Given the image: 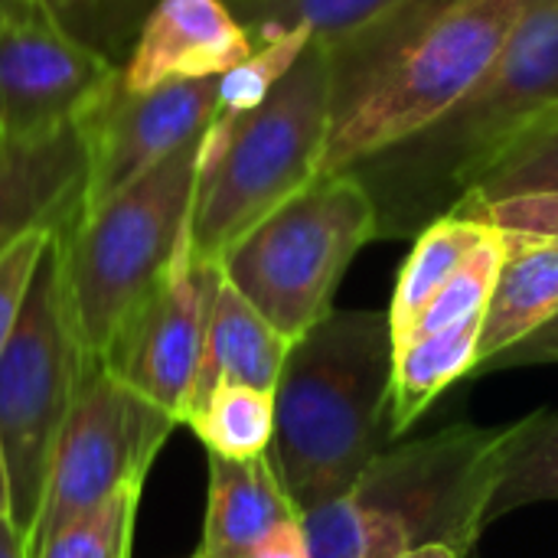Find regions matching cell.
<instances>
[{"label":"cell","instance_id":"cell-2","mask_svg":"<svg viewBox=\"0 0 558 558\" xmlns=\"http://www.w3.org/2000/svg\"><path fill=\"white\" fill-rule=\"evenodd\" d=\"M558 114V0H530L484 78L415 137L350 173L376 206V239L422 235L451 216L481 173L530 128Z\"/></svg>","mask_w":558,"mask_h":558},{"label":"cell","instance_id":"cell-21","mask_svg":"<svg viewBox=\"0 0 558 558\" xmlns=\"http://www.w3.org/2000/svg\"><path fill=\"white\" fill-rule=\"evenodd\" d=\"M549 500H558V412L543 409L513 425L487 507V526L507 513Z\"/></svg>","mask_w":558,"mask_h":558},{"label":"cell","instance_id":"cell-32","mask_svg":"<svg viewBox=\"0 0 558 558\" xmlns=\"http://www.w3.org/2000/svg\"><path fill=\"white\" fill-rule=\"evenodd\" d=\"M392 558H461L451 546H422V549H412V553H402V556Z\"/></svg>","mask_w":558,"mask_h":558},{"label":"cell","instance_id":"cell-33","mask_svg":"<svg viewBox=\"0 0 558 558\" xmlns=\"http://www.w3.org/2000/svg\"><path fill=\"white\" fill-rule=\"evenodd\" d=\"M0 517H10V477H7L3 445H0Z\"/></svg>","mask_w":558,"mask_h":558},{"label":"cell","instance_id":"cell-11","mask_svg":"<svg viewBox=\"0 0 558 558\" xmlns=\"http://www.w3.org/2000/svg\"><path fill=\"white\" fill-rule=\"evenodd\" d=\"M219 281L222 268L196 262L186 242L167 278L98 360L144 399L177 415L180 425L203 363Z\"/></svg>","mask_w":558,"mask_h":558},{"label":"cell","instance_id":"cell-31","mask_svg":"<svg viewBox=\"0 0 558 558\" xmlns=\"http://www.w3.org/2000/svg\"><path fill=\"white\" fill-rule=\"evenodd\" d=\"M0 558H29L26 539L10 517H0Z\"/></svg>","mask_w":558,"mask_h":558},{"label":"cell","instance_id":"cell-26","mask_svg":"<svg viewBox=\"0 0 558 558\" xmlns=\"http://www.w3.org/2000/svg\"><path fill=\"white\" fill-rule=\"evenodd\" d=\"M144 481L124 484L92 513L62 526L33 558H131L134 517L141 504Z\"/></svg>","mask_w":558,"mask_h":558},{"label":"cell","instance_id":"cell-30","mask_svg":"<svg viewBox=\"0 0 558 558\" xmlns=\"http://www.w3.org/2000/svg\"><path fill=\"white\" fill-rule=\"evenodd\" d=\"M252 558H311L301 517L291 520V523H284V526H278Z\"/></svg>","mask_w":558,"mask_h":558},{"label":"cell","instance_id":"cell-25","mask_svg":"<svg viewBox=\"0 0 558 558\" xmlns=\"http://www.w3.org/2000/svg\"><path fill=\"white\" fill-rule=\"evenodd\" d=\"M504 258H507V242H504V235L497 229H490V235L464 258V265L454 271V278L438 291V298L418 317V324L412 327L409 340L432 337V333H441V330H451V327H461L468 320L484 317L487 304L494 298L497 275L504 268Z\"/></svg>","mask_w":558,"mask_h":558},{"label":"cell","instance_id":"cell-7","mask_svg":"<svg viewBox=\"0 0 558 558\" xmlns=\"http://www.w3.org/2000/svg\"><path fill=\"white\" fill-rule=\"evenodd\" d=\"M376 239V206L356 173L314 180L219 262L222 278L291 343L333 311V294Z\"/></svg>","mask_w":558,"mask_h":558},{"label":"cell","instance_id":"cell-13","mask_svg":"<svg viewBox=\"0 0 558 558\" xmlns=\"http://www.w3.org/2000/svg\"><path fill=\"white\" fill-rule=\"evenodd\" d=\"M255 52L226 0H157L121 69L124 92L216 78Z\"/></svg>","mask_w":558,"mask_h":558},{"label":"cell","instance_id":"cell-8","mask_svg":"<svg viewBox=\"0 0 558 558\" xmlns=\"http://www.w3.org/2000/svg\"><path fill=\"white\" fill-rule=\"evenodd\" d=\"M92 363L69 311L56 235L0 353V445L10 477V520L23 539L36 530L56 441Z\"/></svg>","mask_w":558,"mask_h":558},{"label":"cell","instance_id":"cell-9","mask_svg":"<svg viewBox=\"0 0 558 558\" xmlns=\"http://www.w3.org/2000/svg\"><path fill=\"white\" fill-rule=\"evenodd\" d=\"M177 425V415L144 399L95 360L56 441L43 510L26 539L29 558L62 526L101 507L124 484L147 481Z\"/></svg>","mask_w":558,"mask_h":558},{"label":"cell","instance_id":"cell-22","mask_svg":"<svg viewBox=\"0 0 558 558\" xmlns=\"http://www.w3.org/2000/svg\"><path fill=\"white\" fill-rule=\"evenodd\" d=\"M186 428L209 454L252 461L271 451L275 392L252 386H216L206 402L186 418Z\"/></svg>","mask_w":558,"mask_h":558},{"label":"cell","instance_id":"cell-15","mask_svg":"<svg viewBox=\"0 0 558 558\" xmlns=\"http://www.w3.org/2000/svg\"><path fill=\"white\" fill-rule=\"evenodd\" d=\"M271 458L232 461L209 454V497L203 520V558H252L284 523L298 520Z\"/></svg>","mask_w":558,"mask_h":558},{"label":"cell","instance_id":"cell-27","mask_svg":"<svg viewBox=\"0 0 558 558\" xmlns=\"http://www.w3.org/2000/svg\"><path fill=\"white\" fill-rule=\"evenodd\" d=\"M56 235L59 232H52V229H36L0 252V353L16 330V320L23 314L26 294L36 278V268Z\"/></svg>","mask_w":558,"mask_h":558},{"label":"cell","instance_id":"cell-16","mask_svg":"<svg viewBox=\"0 0 558 558\" xmlns=\"http://www.w3.org/2000/svg\"><path fill=\"white\" fill-rule=\"evenodd\" d=\"M288 350H291V340L278 333L222 278L216 301H213L206 350H203V363H199V373H196V383L183 412V425L216 386H252V389L275 392Z\"/></svg>","mask_w":558,"mask_h":558},{"label":"cell","instance_id":"cell-28","mask_svg":"<svg viewBox=\"0 0 558 558\" xmlns=\"http://www.w3.org/2000/svg\"><path fill=\"white\" fill-rule=\"evenodd\" d=\"M451 216L477 219L497 232L558 242V193H536V196H513L487 206H461Z\"/></svg>","mask_w":558,"mask_h":558},{"label":"cell","instance_id":"cell-5","mask_svg":"<svg viewBox=\"0 0 558 558\" xmlns=\"http://www.w3.org/2000/svg\"><path fill=\"white\" fill-rule=\"evenodd\" d=\"M330 121V49L311 39L271 95L226 137L209 141L203 134L190 255L219 265L242 235L320 180Z\"/></svg>","mask_w":558,"mask_h":558},{"label":"cell","instance_id":"cell-10","mask_svg":"<svg viewBox=\"0 0 558 558\" xmlns=\"http://www.w3.org/2000/svg\"><path fill=\"white\" fill-rule=\"evenodd\" d=\"M121 72L46 0H0V141H36L85 124Z\"/></svg>","mask_w":558,"mask_h":558},{"label":"cell","instance_id":"cell-24","mask_svg":"<svg viewBox=\"0 0 558 558\" xmlns=\"http://www.w3.org/2000/svg\"><path fill=\"white\" fill-rule=\"evenodd\" d=\"M307 43H311V33H291L275 43L255 46V52L245 62L229 69L219 78L216 114L206 128V137L209 141L226 137L235 121H242L248 111H255L271 95V88L288 75V69L298 62V56L304 52Z\"/></svg>","mask_w":558,"mask_h":558},{"label":"cell","instance_id":"cell-4","mask_svg":"<svg viewBox=\"0 0 558 558\" xmlns=\"http://www.w3.org/2000/svg\"><path fill=\"white\" fill-rule=\"evenodd\" d=\"M513 425H451L386 448L327 507L304 513L311 558H392L422 546L474 553Z\"/></svg>","mask_w":558,"mask_h":558},{"label":"cell","instance_id":"cell-17","mask_svg":"<svg viewBox=\"0 0 558 558\" xmlns=\"http://www.w3.org/2000/svg\"><path fill=\"white\" fill-rule=\"evenodd\" d=\"M507 258L484 314L477 366L517 347L558 314V242L507 235Z\"/></svg>","mask_w":558,"mask_h":558},{"label":"cell","instance_id":"cell-3","mask_svg":"<svg viewBox=\"0 0 558 558\" xmlns=\"http://www.w3.org/2000/svg\"><path fill=\"white\" fill-rule=\"evenodd\" d=\"M392 376L389 311H330L291 343L268 458L301 517L343 497L392 441Z\"/></svg>","mask_w":558,"mask_h":558},{"label":"cell","instance_id":"cell-29","mask_svg":"<svg viewBox=\"0 0 558 558\" xmlns=\"http://www.w3.org/2000/svg\"><path fill=\"white\" fill-rule=\"evenodd\" d=\"M546 363H558V314L546 327H539L536 333L520 340L517 347H510V350L497 353L494 360L481 363L471 379L507 373V369H520V366H546Z\"/></svg>","mask_w":558,"mask_h":558},{"label":"cell","instance_id":"cell-6","mask_svg":"<svg viewBox=\"0 0 558 558\" xmlns=\"http://www.w3.org/2000/svg\"><path fill=\"white\" fill-rule=\"evenodd\" d=\"M203 137L59 232L62 281L78 340L101 360L190 242Z\"/></svg>","mask_w":558,"mask_h":558},{"label":"cell","instance_id":"cell-23","mask_svg":"<svg viewBox=\"0 0 558 558\" xmlns=\"http://www.w3.org/2000/svg\"><path fill=\"white\" fill-rule=\"evenodd\" d=\"M536 193H558V114L539 121L520 141H513L481 173L474 190L458 203V209Z\"/></svg>","mask_w":558,"mask_h":558},{"label":"cell","instance_id":"cell-14","mask_svg":"<svg viewBox=\"0 0 558 558\" xmlns=\"http://www.w3.org/2000/svg\"><path fill=\"white\" fill-rule=\"evenodd\" d=\"M88 177L85 124L36 141H0V252L36 229L65 232L82 216Z\"/></svg>","mask_w":558,"mask_h":558},{"label":"cell","instance_id":"cell-34","mask_svg":"<svg viewBox=\"0 0 558 558\" xmlns=\"http://www.w3.org/2000/svg\"><path fill=\"white\" fill-rule=\"evenodd\" d=\"M46 3H52V7L62 13V10H69V7H75V3H88V0H46Z\"/></svg>","mask_w":558,"mask_h":558},{"label":"cell","instance_id":"cell-1","mask_svg":"<svg viewBox=\"0 0 558 558\" xmlns=\"http://www.w3.org/2000/svg\"><path fill=\"white\" fill-rule=\"evenodd\" d=\"M530 0H399L330 49L324 177L415 137L494 65Z\"/></svg>","mask_w":558,"mask_h":558},{"label":"cell","instance_id":"cell-35","mask_svg":"<svg viewBox=\"0 0 558 558\" xmlns=\"http://www.w3.org/2000/svg\"><path fill=\"white\" fill-rule=\"evenodd\" d=\"M193 558H203V556H199V553H196V556H193Z\"/></svg>","mask_w":558,"mask_h":558},{"label":"cell","instance_id":"cell-20","mask_svg":"<svg viewBox=\"0 0 558 558\" xmlns=\"http://www.w3.org/2000/svg\"><path fill=\"white\" fill-rule=\"evenodd\" d=\"M255 46L291 33H311L324 46H337L399 0H226Z\"/></svg>","mask_w":558,"mask_h":558},{"label":"cell","instance_id":"cell-12","mask_svg":"<svg viewBox=\"0 0 558 558\" xmlns=\"http://www.w3.org/2000/svg\"><path fill=\"white\" fill-rule=\"evenodd\" d=\"M219 78L222 75L170 82L154 92H124L118 85V92L85 121L92 177L82 209L111 199L183 144L203 137L216 114Z\"/></svg>","mask_w":558,"mask_h":558},{"label":"cell","instance_id":"cell-19","mask_svg":"<svg viewBox=\"0 0 558 558\" xmlns=\"http://www.w3.org/2000/svg\"><path fill=\"white\" fill-rule=\"evenodd\" d=\"M490 235V226L464 216H445L432 222L412 245L396 291L389 304V324L396 347H402L418 324V317L428 311V304L438 298V291L454 278V271L464 265V258Z\"/></svg>","mask_w":558,"mask_h":558},{"label":"cell","instance_id":"cell-18","mask_svg":"<svg viewBox=\"0 0 558 558\" xmlns=\"http://www.w3.org/2000/svg\"><path fill=\"white\" fill-rule=\"evenodd\" d=\"M484 317L461 327L409 340L396 350L392 376V438L405 435L454 383L471 379L477 369Z\"/></svg>","mask_w":558,"mask_h":558}]
</instances>
